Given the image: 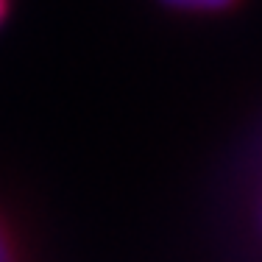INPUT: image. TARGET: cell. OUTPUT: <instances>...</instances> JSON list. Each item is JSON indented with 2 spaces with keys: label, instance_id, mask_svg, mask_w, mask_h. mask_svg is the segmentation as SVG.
I'll use <instances>...</instances> for the list:
<instances>
[{
  "label": "cell",
  "instance_id": "obj_2",
  "mask_svg": "<svg viewBox=\"0 0 262 262\" xmlns=\"http://www.w3.org/2000/svg\"><path fill=\"white\" fill-rule=\"evenodd\" d=\"M0 262H11V246H9V237H6L3 226H0Z\"/></svg>",
  "mask_w": 262,
  "mask_h": 262
},
{
  "label": "cell",
  "instance_id": "obj_3",
  "mask_svg": "<svg viewBox=\"0 0 262 262\" xmlns=\"http://www.w3.org/2000/svg\"><path fill=\"white\" fill-rule=\"evenodd\" d=\"M6 6H9V3H6V0H0V20L6 17Z\"/></svg>",
  "mask_w": 262,
  "mask_h": 262
},
{
  "label": "cell",
  "instance_id": "obj_1",
  "mask_svg": "<svg viewBox=\"0 0 262 262\" xmlns=\"http://www.w3.org/2000/svg\"><path fill=\"white\" fill-rule=\"evenodd\" d=\"M162 3L179 11H226L237 0H162Z\"/></svg>",
  "mask_w": 262,
  "mask_h": 262
}]
</instances>
